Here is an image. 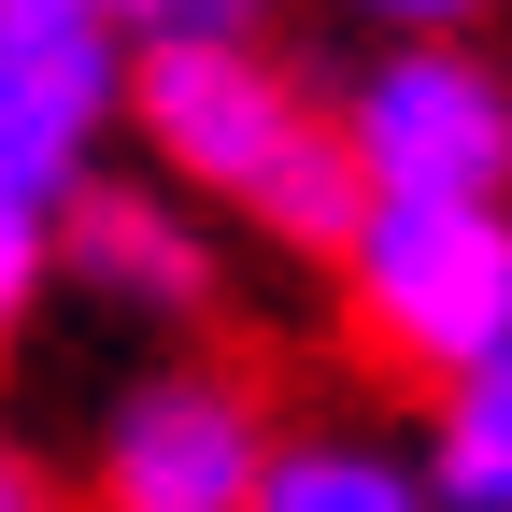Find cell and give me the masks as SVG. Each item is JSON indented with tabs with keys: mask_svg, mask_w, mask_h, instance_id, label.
Wrapping results in <instances>:
<instances>
[{
	"mask_svg": "<svg viewBox=\"0 0 512 512\" xmlns=\"http://www.w3.org/2000/svg\"><path fill=\"white\" fill-rule=\"evenodd\" d=\"M114 157L157 171L171 200L214 214L228 242H285V256H313V271H328L342 228H356L342 114L271 43V15H242V0H128Z\"/></svg>",
	"mask_w": 512,
	"mask_h": 512,
	"instance_id": "obj_1",
	"label": "cell"
},
{
	"mask_svg": "<svg viewBox=\"0 0 512 512\" xmlns=\"http://www.w3.org/2000/svg\"><path fill=\"white\" fill-rule=\"evenodd\" d=\"M356 200H512V57L456 0L370 15V57L328 86Z\"/></svg>",
	"mask_w": 512,
	"mask_h": 512,
	"instance_id": "obj_2",
	"label": "cell"
},
{
	"mask_svg": "<svg viewBox=\"0 0 512 512\" xmlns=\"http://www.w3.org/2000/svg\"><path fill=\"white\" fill-rule=\"evenodd\" d=\"M328 285L356 356L441 399L456 370L512 356V200H356Z\"/></svg>",
	"mask_w": 512,
	"mask_h": 512,
	"instance_id": "obj_3",
	"label": "cell"
},
{
	"mask_svg": "<svg viewBox=\"0 0 512 512\" xmlns=\"http://www.w3.org/2000/svg\"><path fill=\"white\" fill-rule=\"evenodd\" d=\"M271 441H285V399H271L256 356H228V342L143 356L86 427L72 512H256Z\"/></svg>",
	"mask_w": 512,
	"mask_h": 512,
	"instance_id": "obj_4",
	"label": "cell"
},
{
	"mask_svg": "<svg viewBox=\"0 0 512 512\" xmlns=\"http://www.w3.org/2000/svg\"><path fill=\"white\" fill-rule=\"evenodd\" d=\"M57 299L143 328V356H185V342H228L242 256H228L214 214H185L157 171L100 157V171L72 185V214H57Z\"/></svg>",
	"mask_w": 512,
	"mask_h": 512,
	"instance_id": "obj_5",
	"label": "cell"
},
{
	"mask_svg": "<svg viewBox=\"0 0 512 512\" xmlns=\"http://www.w3.org/2000/svg\"><path fill=\"white\" fill-rule=\"evenodd\" d=\"M256 512H441L427 470H413V441L399 427H342V413H285L271 441V484H256Z\"/></svg>",
	"mask_w": 512,
	"mask_h": 512,
	"instance_id": "obj_6",
	"label": "cell"
},
{
	"mask_svg": "<svg viewBox=\"0 0 512 512\" xmlns=\"http://www.w3.org/2000/svg\"><path fill=\"white\" fill-rule=\"evenodd\" d=\"M413 470H427L441 512H512V356L456 370V384L413 413Z\"/></svg>",
	"mask_w": 512,
	"mask_h": 512,
	"instance_id": "obj_7",
	"label": "cell"
},
{
	"mask_svg": "<svg viewBox=\"0 0 512 512\" xmlns=\"http://www.w3.org/2000/svg\"><path fill=\"white\" fill-rule=\"evenodd\" d=\"M57 214H72V185L0 143V356H15L43 328V299H57Z\"/></svg>",
	"mask_w": 512,
	"mask_h": 512,
	"instance_id": "obj_8",
	"label": "cell"
},
{
	"mask_svg": "<svg viewBox=\"0 0 512 512\" xmlns=\"http://www.w3.org/2000/svg\"><path fill=\"white\" fill-rule=\"evenodd\" d=\"M0 512H72V484H57L29 441H0Z\"/></svg>",
	"mask_w": 512,
	"mask_h": 512,
	"instance_id": "obj_9",
	"label": "cell"
}]
</instances>
